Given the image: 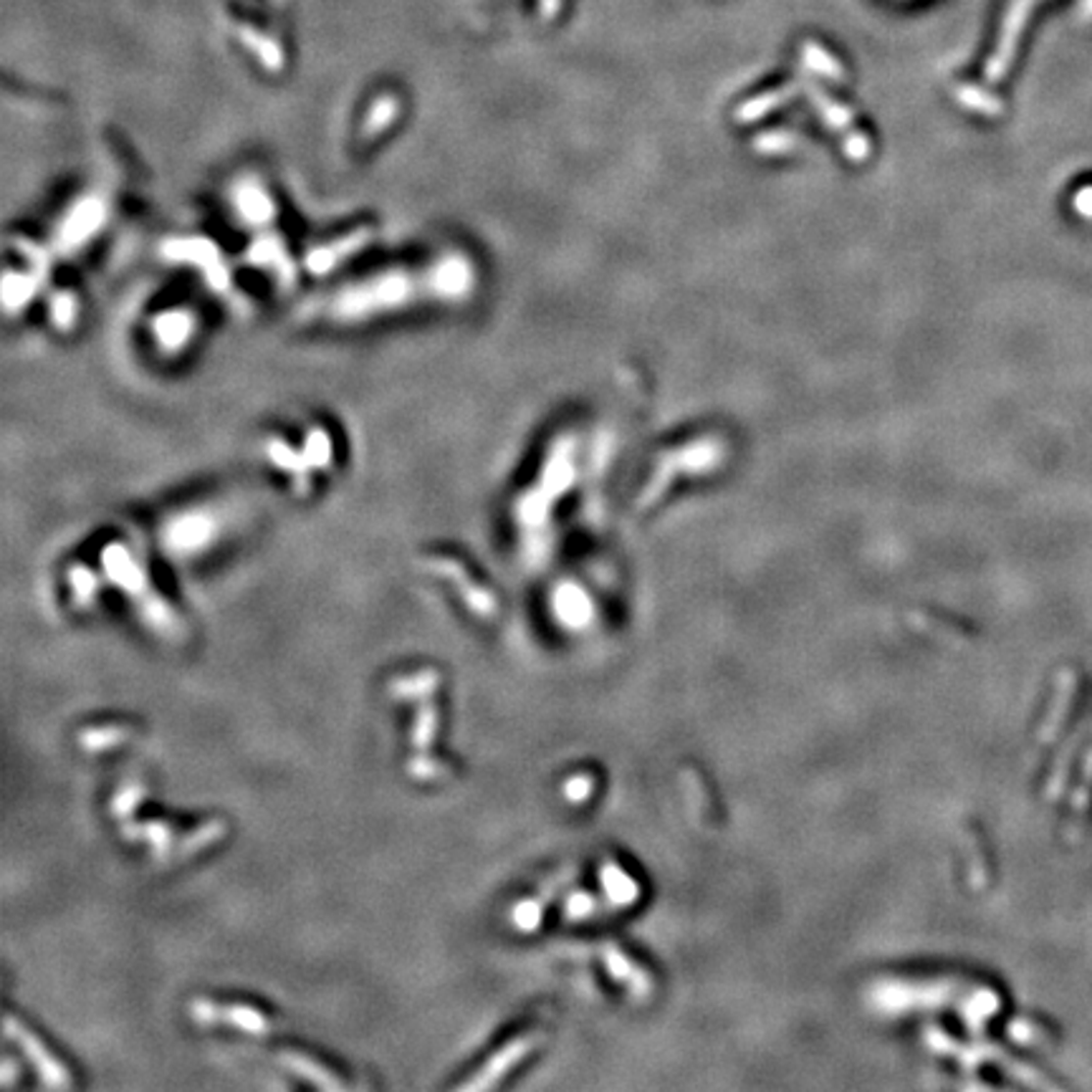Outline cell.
<instances>
[{
  "label": "cell",
  "mask_w": 1092,
  "mask_h": 1092,
  "mask_svg": "<svg viewBox=\"0 0 1092 1092\" xmlns=\"http://www.w3.org/2000/svg\"><path fill=\"white\" fill-rule=\"evenodd\" d=\"M466 264V253L451 248L392 261L322 294L314 304V317L329 326L355 329L372 326L382 317L456 307L471 291Z\"/></svg>",
  "instance_id": "6da1fadb"
},
{
  "label": "cell",
  "mask_w": 1092,
  "mask_h": 1092,
  "mask_svg": "<svg viewBox=\"0 0 1092 1092\" xmlns=\"http://www.w3.org/2000/svg\"><path fill=\"white\" fill-rule=\"evenodd\" d=\"M1082 13H1085L1087 19L1092 16V0H1082Z\"/></svg>",
  "instance_id": "277c9868"
},
{
  "label": "cell",
  "mask_w": 1092,
  "mask_h": 1092,
  "mask_svg": "<svg viewBox=\"0 0 1092 1092\" xmlns=\"http://www.w3.org/2000/svg\"><path fill=\"white\" fill-rule=\"evenodd\" d=\"M1037 3L1039 0H1012V3H1009L1007 19H1004V28H1002V41H999L997 56H994V61H991L989 74H1002L1004 69H1007L1009 59H1012V54H1015L1017 38H1019L1021 28H1024L1029 13H1032V8L1037 6Z\"/></svg>",
  "instance_id": "3957f363"
},
{
  "label": "cell",
  "mask_w": 1092,
  "mask_h": 1092,
  "mask_svg": "<svg viewBox=\"0 0 1092 1092\" xmlns=\"http://www.w3.org/2000/svg\"><path fill=\"white\" fill-rule=\"evenodd\" d=\"M334 435L322 421L294 422V427H278L261 440V458L276 473H286L291 478H309L319 471H329L334 466Z\"/></svg>",
  "instance_id": "7a4b0ae2"
}]
</instances>
